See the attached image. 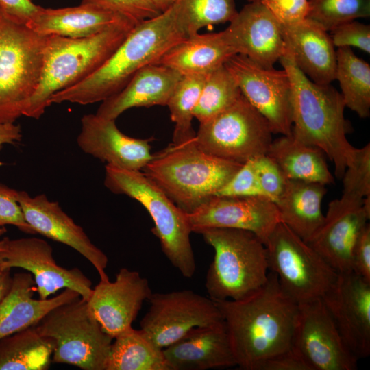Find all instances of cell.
Listing matches in <instances>:
<instances>
[{"label": "cell", "instance_id": "obj_1", "mask_svg": "<svg viewBox=\"0 0 370 370\" xmlns=\"http://www.w3.org/2000/svg\"><path fill=\"white\" fill-rule=\"evenodd\" d=\"M213 301L240 369L256 370L264 360L293 347L299 305L283 291L274 273L244 299Z\"/></svg>", "mask_w": 370, "mask_h": 370}, {"label": "cell", "instance_id": "obj_2", "mask_svg": "<svg viewBox=\"0 0 370 370\" xmlns=\"http://www.w3.org/2000/svg\"><path fill=\"white\" fill-rule=\"evenodd\" d=\"M178 8L177 0L167 10L137 24L97 71L54 94L51 103L103 101L121 91L140 69L158 64L169 49L188 37L179 21Z\"/></svg>", "mask_w": 370, "mask_h": 370}, {"label": "cell", "instance_id": "obj_3", "mask_svg": "<svg viewBox=\"0 0 370 370\" xmlns=\"http://www.w3.org/2000/svg\"><path fill=\"white\" fill-rule=\"evenodd\" d=\"M279 61L291 83L292 134L319 148L333 162L335 176L341 179L356 149L347 138L350 125L344 116L341 93L330 84L310 80L298 69L287 45Z\"/></svg>", "mask_w": 370, "mask_h": 370}, {"label": "cell", "instance_id": "obj_4", "mask_svg": "<svg viewBox=\"0 0 370 370\" xmlns=\"http://www.w3.org/2000/svg\"><path fill=\"white\" fill-rule=\"evenodd\" d=\"M243 164L201 150L195 138L171 143L142 170L180 209L190 214L214 196Z\"/></svg>", "mask_w": 370, "mask_h": 370}, {"label": "cell", "instance_id": "obj_5", "mask_svg": "<svg viewBox=\"0 0 370 370\" xmlns=\"http://www.w3.org/2000/svg\"><path fill=\"white\" fill-rule=\"evenodd\" d=\"M136 25L125 22L95 35L71 38L48 35L40 81L23 114L38 119L59 91L83 81L115 51Z\"/></svg>", "mask_w": 370, "mask_h": 370}, {"label": "cell", "instance_id": "obj_6", "mask_svg": "<svg viewBox=\"0 0 370 370\" xmlns=\"http://www.w3.org/2000/svg\"><path fill=\"white\" fill-rule=\"evenodd\" d=\"M197 233L214 251L205 282L210 299L240 300L267 282V249L255 234L233 228H205Z\"/></svg>", "mask_w": 370, "mask_h": 370}, {"label": "cell", "instance_id": "obj_7", "mask_svg": "<svg viewBox=\"0 0 370 370\" xmlns=\"http://www.w3.org/2000/svg\"><path fill=\"white\" fill-rule=\"evenodd\" d=\"M105 186L112 193L138 201L151 216V232L158 238L170 263L186 278L196 270L187 214L141 171L106 165Z\"/></svg>", "mask_w": 370, "mask_h": 370}, {"label": "cell", "instance_id": "obj_8", "mask_svg": "<svg viewBox=\"0 0 370 370\" xmlns=\"http://www.w3.org/2000/svg\"><path fill=\"white\" fill-rule=\"evenodd\" d=\"M47 36L0 8V123H14L37 90Z\"/></svg>", "mask_w": 370, "mask_h": 370}, {"label": "cell", "instance_id": "obj_9", "mask_svg": "<svg viewBox=\"0 0 370 370\" xmlns=\"http://www.w3.org/2000/svg\"><path fill=\"white\" fill-rule=\"evenodd\" d=\"M35 327L54 343L52 362L106 370L113 338L102 330L81 297L51 309Z\"/></svg>", "mask_w": 370, "mask_h": 370}, {"label": "cell", "instance_id": "obj_10", "mask_svg": "<svg viewBox=\"0 0 370 370\" xmlns=\"http://www.w3.org/2000/svg\"><path fill=\"white\" fill-rule=\"evenodd\" d=\"M264 244L269 271L298 305L321 299L335 283L338 273L282 222Z\"/></svg>", "mask_w": 370, "mask_h": 370}, {"label": "cell", "instance_id": "obj_11", "mask_svg": "<svg viewBox=\"0 0 370 370\" xmlns=\"http://www.w3.org/2000/svg\"><path fill=\"white\" fill-rule=\"evenodd\" d=\"M272 134L265 118L241 94L225 110L200 123L195 143L210 155L243 164L267 153Z\"/></svg>", "mask_w": 370, "mask_h": 370}, {"label": "cell", "instance_id": "obj_12", "mask_svg": "<svg viewBox=\"0 0 370 370\" xmlns=\"http://www.w3.org/2000/svg\"><path fill=\"white\" fill-rule=\"evenodd\" d=\"M148 301L140 329L162 349L194 328L223 321L214 301L192 290L152 293Z\"/></svg>", "mask_w": 370, "mask_h": 370}, {"label": "cell", "instance_id": "obj_13", "mask_svg": "<svg viewBox=\"0 0 370 370\" xmlns=\"http://www.w3.org/2000/svg\"><path fill=\"white\" fill-rule=\"evenodd\" d=\"M241 93L265 118L273 134H292L291 83L285 69L264 68L241 54L224 64Z\"/></svg>", "mask_w": 370, "mask_h": 370}, {"label": "cell", "instance_id": "obj_14", "mask_svg": "<svg viewBox=\"0 0 370 370\" xmlns=\"http://www.w3.org/2000/svg\"><path fill=\"white\" fill-rule=\"evenodd\" d=\"M0 251L1 271L21 268L34 278L39 299H46L60 289L69 288L88 301L92 294V282L77 267L67 269L58 265L53 248L45 240L36 237L3 238Z\"/></svg>", "mask_w": 370, "mask_h": 370}, {"label": "cell", "instance_id": "obj_15", "mask_svg": "<svg viewBox=\"0 0 370 370\" xmlns=\"http://www.w3.org/2000/svg\"><path fill=\"white\" fill-rule=\"evenodd\" d=\"M293 347L312 370L358 367V358L345 344L322 299L299 304Z\"/></svg>", "mask_w": 370, "mask_h": 370}, {"label": "cell", "instance_id": "obj_16", "mask_svg": "<svg viewBox=\"0 0 370 370\" xmlns=\"http://www.w3.org/2000/svg\"><path fill=\"white\" fill-rule=\"evenodd\" d=\"M349 350L358 360L370 354V282L340 273L321 298Z\"/></svg>", "mask_w": 370, "mask_h": 370}, {"label": "cell", "instance_id": "obj_17", "mask_svg": "<svg viewBox=\"0 0 370 370\" xmlns=\"http://www.w3.org/2000/svg\"><path fill=\"white\" fill-rule=\"evenodd\" d=\"M370 218V195L362 200L341 196L329 204L324 219L306 243L338 273L352 271V251Z\"/></svg>", "mask_w": 370, "mask_h": 370}, {"label": "cell", "instance_id": "obj_18", "mask_svg": "<svg viewBox=\"0 0 370 370\" xmlns=\"http://www.w3.org/2000/svg\"><path fill=\"white\" fill-rule=\"evenodd\" d=\"M192 232L205 228H233L255 234L264 243L280 222L275 203L265 197L214 195L187 214Z\"/></svg>", "mask_w": 370, "mask_h": 370}, {"label": "cell", "instance_id": "obj_19", "mask_svg": "<svg viewBox=\"0 0 370 370\" xmlns=\"http://www.w3.org/2000/svg\"><path fill=\"white\" fill-rule=\"evenodd\" d=\"M152 293L148 280L136 271L121 268L114 282L100 280L88 306L102 330L112 338L132 327L145 301Z\"/></svg>", "mask_w": 370, "mask_h": 370}, {"label": "cell", "instance_id": "obj_20", "mask_svg": "<svg viewBox=\"0 0 370 370\" xmlns=\"http://www.w3.org/2000/svg\"><path fill=\"white\" fill-rule=\"evenodd\" d=\"M16 198L35 234H40L71 247L93 265L100 280H109L105 271L108 263L107 256L63 211L58 202L49 200L44 194L32 197L23 190L16 191Z\"/></svg>", "mask_w": 370, "mask_h": 370}, {"label": "cell", "instance_id": "obj_21", "mask_svg": "<svg viewBox=\"0 0 370 370\" xmlns=\"http://www.w3.org/2000/svg\"><path fill=\"white\" fill-rule=\"evenodd\" d=\"M236 54L273 68L286 49L281 25L260 1L249 2L223 31Z\"/></svg>", "mask_w": 370, "mask_h": 370}, {"label": "cell", "instance_id": "obj_22", "mask_svg": "<svg viewBox=\"0 0 370 370\" xmlns=\"http://www.w3.org/2000/svg\"><path fill=\"white\" fill-rule=\"evenodd\" d=\"M77 143L87 154L118 168L142 171L153 158L150 139L130 137L121 132L115 120L85 114Z\"/></svg>", "mask_w": 370, "mask_h": 370}, {"label": "cell", "instance_id": "obj_23", "mask_svg": "<svg viewBox=\"0 0 370 370\" xmlns=\"http://www.w3.org/2000/svg\"><path fill=\"white\" fill-rule=\"evenodd\" d=\"M170 370H207L236 366L224 321L190 330L163 349Z\"/></svg>", "mask_w": 370, "mask_h": 370}, {"label": "cell", "instance_id": "obj_24", "mask_svg": "<svg viewBox=\"0 0 370 370\" xmlns=\"http://www.w3.org/2000/svg\"><path fill=\"white\" fill-rule=\"evenodd\" d=\"M182 77L164 65H147L140 69L121 91L103 101L95 114L116 120L132 108L166 106Z\"/></svg>", "mask_w": 370, "mask_h": 370}, {"label": "cell", "instance_id": "obj_25", "mask_svg": "<svg viewBox=\"0 0 370 370\" xmlns=\"http://www.w3.org/2000/svg\"><path fill=\"white\" fill-rule=\"evenodd\" d=\"M282 29L295 63L304 75L318 84L336 80V53L327 31L308 18Z\"/></svg>", "mask_w": 370, "mask_h": 370}, {"label": "cell", "instance_id": "obj_26", "mask_svg": "<svg viewBox=\"0 0 370 370\" xmlns=\"http://www.w3.org/2000/svg\"><path fill=\"white\" fill-rule=\"evenodd\" d=\"M36 285L30 273L12 276L10 288L0 301V339L36 325L55 307L80 295L65 288L57 296L46 299L33 298Z\"/></svg>", "mask_w": 370, "mask_h": 370}, {"label": "cell", "instance_id": "obj_27", "mask_svg": "<svg viewBox=\"0 0 370 370\" xmlns=\"http://www.w3.org/2000/svg\"><path fill=\"white\" fill-rule=\"evenodd\" d=\"M125 22L133 23L126 17L99 5L81 3L78 6L58 9L40 7L26 25L42 35L81 38Z\"/></svg>", "mask_w": 370, "mask_h": 370}, {"label": "cell", "instance_id": "obj_28", "mask_svg": "<svg viewBox=\"0 0 370 370\" xmlns=\"http://www.w3.org/2000/svg\"><path fill=\"white\" fill-rule=\"evenodd\" d=\"M236 54L223 32L188 36L169 49L158 64L184 75H208Z\"/></svg>", "mask_w": 370, "mask_h": 370}, {"label": "cell", "instance_id": "obj_29", "mask_svg": "<svg viewBox=\"0 0 370 370\" xmlns=\"http://www.w3.org/2000/svg\"><path fill=\"white\" fill-rule=\"evenodd\" d=\"M326 193L325 184L286 179L275 202L281 222L308 241L323 221L321 201Z\"/></svg>", "mask_w": 370, "mask_h": 370}, {"label": "cell", "instance_id": "obj_30", "mask_svg": "<svg viewBox=\"0 0 370 370\" xmlns=\"http://www.w3.org/2000/svg\"><path fill=\"white\" fill-rule=\"evenodd\" d=\"M323 152L318 147L305 143L293 134L282 135L273 140L267 152L286 179L334 183Z\"/></svg>", "mask_w": 370, "mask_h": 370}, {"label": "cell", "instance_id": "obj_31", "mask_svg": "<svg viewBox=\"0 0 370 370\" xmlns=\"http://www.w3.org/2000/svg\"><path fill=\"white\" fill-rule=\"evenodd\" d=\"M54 343L35 325L0 339V370H47Z\"/></svg>", "mask_w": 370, "mask_h": 370}, {"label": "cell", "instance_id": "obj_32", "mask_svg": "<svg viewBox=\"0 0 370 370\" xmlns=\"http://www.w3.org/2000/svg\"><path fill=\"white\" fill-rule=\"evenodd\" d=\"M106 370H170L163 349L132 327L114 338Z\"/></svg>", "mask_w": 370, "mask_h": 370}, {"label": "cell", "instance_id": "obj_33", "mask_svg": "<svg viewBox=\"0 0 370 370\" xmlns=\"http://www.w3.org/2000/svg\"><path fill=\"white\" fill-rule=\"evenodd\" d=\"M336 79L339 82L345 106L360 118L370 115V66L349 47H338Z\"/></svg>", "mask_w": 370, "mask_h": 370}, {"label": "cell", "instance_id": "obj_34", "mask_svg": "<svg viewBox=\"0 0 370 370\" xmlns=\"http://www.w3.org/2000/svg\"><path fill=\"white\" fill-rule=\"evenodd\" d=\"M207 75L182 76L173 92L167 106L174 123L173 143L181 144L195 138L192 121Z\"/></svg>", "mask_w": 370, "mask_h": 370}, {"label": "cell", "instance_id": "obj_35", "mask_svg": "<svg viewBox=\"0 0 370 370\" xmlns=\"http://www.w3.org/2000/svg\"><path fill=\"white\" fill-rule=\"evenodd\" d=\"M241 90L225 65L206 75L193 116L199 123L207 121L231 106Z\"/></svg>", "mask_w": 370, "mask_h": 370}, {"label": "cell", "instance_id": "obj_36", "mask_svg": "<svg viewBox=\"0 0 370 370\" xmlns=\"http://www.w3.org/2000/svg\"><path fill=\"white\" fill-rule=\"evenodd\" d=\"M237 13L235 0H179L178 18L188 37L204 27L230 23Z\"/></svg>", "mask_w": 370, "mask_h": 370}, {"label": "cell", "instance_id": "obj_37", "mask_svg": "<svg viewBox=\"0 0 370 370\" xmlns=\"http://www.w3.org/2000/svg\"><path fill=\"white\" fill-rule=\"evenodd\" d=\"M307 18L325 31L358 18L370 16V0H308Z\"/></svg>", "mask_w": 370, "mask_h": 370}, {"label": "cell", "instance_id": "obj_38", "mask_svg": "<svg viewBox=\"0 0 370 370\" xmlns=\"http://www.w3.org/2000/svg\"><path fill=\"white\" fill-rule=\"evenodd\" d=\"M343 180V196L362 200L370 195V145L356 148Z\"/></svg>", "mask_w": 370, "mask_h": 370}, {"label": "cell", "instance_id": "obj_39", "mask_svg": "<svg viewBox=\"0 0 370 370\" xmlns=\"http://www.w3.org/2000/svg\"><path fill=\"white\" fill-rule=\"evenodd\" d=\"M118 13L136 25L159 15L160 12L151 0H82Z\"/></svg>", "mask_w": 370, "mask_h": 370}, {"label": "cell", "instance_id": "obj_40", "mask_svg": "<svg viewBox=\"0 0 370 370\" xmlns=\"http://www.w3.org/2000/svg\"><path fill=\"white\" fill-rule=\"evenodd\" d=\"M253 162L264 195L275 203L284 190L286 178L275 162L267 154L254 158Z\"/></svg>", "mask_w": 370, "mask_h": 370}, {"label": "cell", "instance_id": "obj_41", "mask_svg": "<svg viewBox=\"0 0 370 370\" xmlns=\"http://www.w3.org/2000/svg\"><path fill=\"white\" fill-rule=\"evenodd\" d=\"M215 195L265 197L258 181L253 158L243 163L233 177Z\"/></svg>", "mask_w": 370, "mask_h": 370}, {"label": "cell", "instance_id": "obj_42", "mask_svg": "<svg viewBox=\"0 0 370 370\" xmlns=\"http://www.w3.org/2000/svg\"><path fill=\"white\" fill-rule=\"evenodd\" d=\"M334 46L355 47L370 52V26L355 20L343 23L331 31Z\"/></svg>", "mask_w": 370, "mask_h": 370}, {"label": "cell", "instance_id": "obj_43", "mask_svg": "<svg viewBox=\"0 0 370 370\" xmlns=\"http://www.w3.org/2000/svg\"><path fill=\"white\" fill-rule=\"evenodd\" d=\"M281 26L299 23L307 18L308 0H260Z\"/></svg>", "mask_w": 370, "mask_h": 370}, {"label": "cell", "instance_id": "obj_44", "mask_svg": "<svg viewBox=\"0 0 370 370\" xmlns=\"http://www.w3.org/2000/svg\"><path fill=\"white\" fill-rule=\"evenodd\" d=\"M16 191L0 183V227L12 225L23 232L35 234L25 219L22 208L16 198Z\"/></svg>", "mask_w": 370, "mask_h": 370}, {"label": "cell", "instance_id": "obj_45", "mask_svg": "<svg viewBox=\"0 0 370 370\" xmlns=\"http://www.w3.org/2000/svg\"><path fill=\"white\" fill-rule=\"evenodd\" d=\"M352 271L370 282V225L359 234L352 251Z\"/></svg>", "mask_w": 370, "mask_h": 370}, {"label": "cell", "instance_id": "obj_46", "mask_svg": "<svg viewBox=\"0 0 370 370\" xmlns=\"http://www.w3.org/2000/svg\"><path fill=\"white\" fill-rule=\"evenodd\" d=\"M256 370H312L310 367L292 347L262 361Z\"/></svg>", "mask_w": 370, "mask_h": 370}, {"label": "cell", "instance_id": "obj_47", "mask_svg": "<svg viewBox=\"0 0 370 370\" xmlns=\"http://www.w3.org/2000/svg\"><path fill=\"white\" fill-rule=\"evenodd\" d=\"M0 8L14 20L27 23L40 10L32 0H0Z\"/></svg>", "mask_w": 370, "mask_h": 370}, {"label": "cell", "instance_id": "obj_48", "mask_svg": "<svg viewBox=\"0 0 370 370\" xmlns=\"http://www.w3.org/2000/svg\"><path fill=\"white\" fill-rule=\"evenodd\" d=\"M21 127L14 123H0V148L5 144H13L21 140Z\"/></svg>", "mask_w": 370, "mask_h": 370}, {"label": "cell", "instance_id": "obj_49", "mask_svg": "<svg viewBox=\"0 0 370 370\" xmlns=\"http://www.w3.org/2000/svg\"><path fill=\"white\" fill-rule=\"evenodd\" d=\"M11 269H5L0 273V301L9 291L12 276L10 274Z\"/></svg>", "mask_w": 370, "mask_h": 370}, {"label": "cell", "instance_id": "obj_50", "mask_svg": "<svg viewBox=\"0 0 370 370\" xmlns=\"http://www.w3.org/2000/svg\"><path fill=\"white\" fill-rule=\"evenodd\" d=\"M156 8L163 12L170 8L177 0H151Z\"/></svg>", "mask_w": 370, "mask_h": 370}, {"label": "cell", "instance_id": "obj_51", "mask_svg": "<svg viewBox=\"0 0 370 370\" xmlns=\"http://www.w3.org/2000/svg\"><path fill=\"white\" fill-rule=\"evenodd\" d=\"M6 232V228L5 227H0V251L3 246V239H1V237ZM1 269L0 268V273L1 272Z\"/></svg>", "mask_w": 370, "mask_h": 370}, {"label": "cell", "instance_id": "obj_52", "mask_svg": "<svg viewBox=\"0 0 370 370\" xmlns=\"http://www.w3.org/2000/svg\"><path fill=\"white\" fill-rule=\"evenodd\" d=\"M248 2L260 1V0H247Z\"/></svg>", "mask_w": 370, "mask_h": 370}]
</instances>
